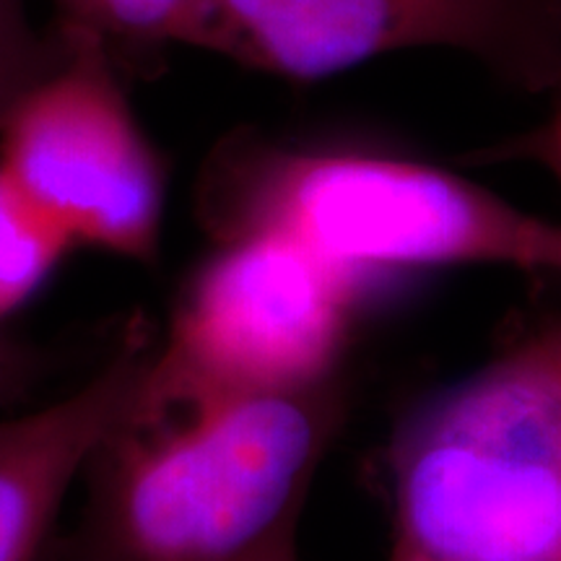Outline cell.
Returning a JSON list of instances; mask_svg holds the SVG:
<instances>
[{"instance_id":"3","label":"cell","mask_w":561,"mask_h":561,"mask_svg":"<svg viewBox=\"0 0 561 561\" xmlns=\"http://www.w3.org/2000/svg\"><path fill=\"white\" fill-rule=\"evenodd\" d=\"M390 471V559L561 561V325L421 405Z\"/></svg>"},{"instance_id":"8","label":"cell","mask_w":561,"mask_h":561,"mask_svg":"<svg viewBox=\"0 0 561 561\" xmlns=\"http://www.w3.org/2000/svg\"><path fill=\"white\" fill-rule=\"evenodd\" d=\"M73 248L0 167V322L37 294Z\"/></svg>"},{"instance_id":"2","label":"cell","mask_w":561,"mask_h":561,"mask_svg":"<svg viewBox=\"0 0 561 561\" xmlns=\"http://www.w3.org/2000/svg\"><path fill=\"white\" fill-rule=\"evenodd\" d=\"M201 214L214 240L280 237L359 286L377 273L442 265L561 273V224L398 153L286 146L244 133L210 157Z\"/></svg>"},{"instance_id":"5","label":"cell","mask_w":561,"mask_h":561,"mask_svg":"<svg viewBox=\"0 0 561 561\" xmlns=\"http://www.w3.org/2000/svg\"><path fill=\"white\" fill-rule=\"evenodd\" d=\"M172 45L291 81L447 47L530 94L561 91V0H187Z\"/></svg>"},{"instance_id":"6","label":"cell","mask_w":561,"mask_h":561,"mask_svg":"<svg viewBox=\"0 0 561 561\" xmlns=\"http://www.w3.org/2000/svg\"><path fill=\"white\" fill-rule=\"evenodd\" d=\"M117 70L107 47L60 24L53 62L0 121V167L70 244L151 263L167 170Z\"/></svg>"},{"instance_id":"11","label":"cell","mask_w":561,"mask_h":561,"mask_svg":"<svg viewBox=\"0 0 561 561\" xmlns=\"http://www.w3.org/2000/svg\"><path fill=\"white\" fill-rule=\"evenodd\" d=\"M468 161H528V164L543 167L561 185V107L538 128L471 153Z\"/></svg>"},{"instance_id":"1","label":"cell","mask_w":561,"mask_h":561,"mask_svg":"<svg viewBox=\"0 0 561 561\" xmlns=\"http://www.w3.org/2000/svg\"><path fill=\"white\" fill-rule=\"evenodd\" d=\"M343 424L339 385L149 409L87 462L58 561H297L314 476Z\"/></svg>"},{"instance_id":"12","label":"cell","mask_w":561,"mask_h":561,"mask_svg":"<svg viewBox=\"0 0 561 561\" xmlns=\"http://www.w3.org/2000/svg\"><path fill=\"white\" fill-rule=\"evenodd\" d=\"M32 356L5 333L0 322V405L26 390V385L32 382Z\"/></svg>"},{"instance_id":"4","label":"cell","mask_w":561,"mask_h":561,"mask_svg":"<svg viewBox=\"0 0 561 561\" xmlns=\"http://www.w3.org/2000/svg\"><path fill=\"white\" fill-rule=\"evenodd\" d=\"M359 297V284L280 237H221L180 294L140 403L170 409L333 382Z\"/></svg>"},{"instance_id":"10","label":"cell","mask_w":561,"mask_h":561,"mask_svg":"<svg viewBox=\"0 0 561 561\" xmlns=\"http://www.w3.org/2000/svg\"><path fill=\"white\" fill-rule=\"evenodd\" d=\"M60 47V32L53 42L32 30L24 0H0V121L13 100L50 66Z\"/></svg>"},{"instance_id":"9","label":"cell","mask_w":561,"mask_h":561,"mask_svg":"<svg viewBox=\"0 0 561 561\" xmlns=\"http://www.w3.org/2000/svg\"><path fill=\"white\" fill-rule=\"evenodd\" d=\"M60 24L107 47L112 60H140L172 45L174 26L187 0H53Z\"/></svg>"},{"instance_id":"13","label":"cell","mask_w":561,"mask_h":561,"mask_svg":"<svg viewBox=\"0 0 561 561\" xmlns=\"http://www.w3.org/2000/svg\"><path fill=\"white\" fill-rule=\"evenodd\" d=\"M390 561H396V559H390Z\"/></svg>"},{"instance_id":"7","label":"cell","mask_w":561,"mask_h":561,"mask_svg":"<svg viewBox=\"0 0 561 561\" xmlns=\"http://www.w3.org/2000/svg\"><path fill=\"white\" fill-rule=\"evenodd\" d=\"M157 341L136 320L104 367L45 409L0 419V561H53L68 491L136 409Z\"/></svg>"}]
</instances>
